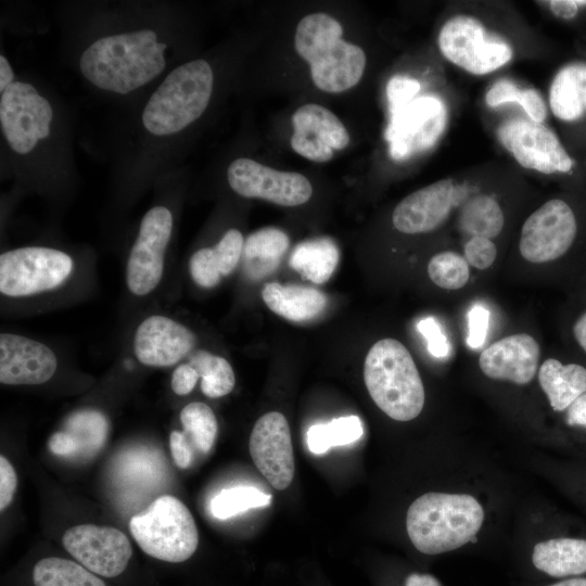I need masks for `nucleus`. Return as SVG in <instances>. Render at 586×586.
Returning <instances> with one entry per match:
<instances>
[{"mask_svg": "<svg viewBox=\"0 0 586 586\" xmlns=\"http://www.w3.org/2000/svg\"><path fill=\"white\" fill-rule=\"evenodd\" d=\"M195 336L183 324L161 315L144 319L136 330L133 351L138 360L151 367H168L194 347Z\"/></svg>", "mask_w": 586, "mask_h": 586, "instance_id": "nucleus-19", "label": "nucleus"}, {"mask_svg": "<svg viewBox=\"0 0 586 586\" xmlns=\"http://www.w3.org/2000/svg\"><path fill=\"white\" fill-rule=\"evenodd\" d=\"M483 521V507L473 496L433 492L409 506L406 530L417 550L438 555L468 544Z\"/></svg>", "mask_w": 586, "mask_h": 586, "instance_id": "nucleus-3", "label": "nucleus"}, {"mask_svg": "<svg viewBox=\"0 0 586 586\" xmlns=\"http://www.w3.org/2000/svg\"><path fill=\"white\" fill-rule=\"evenodd\" d=\"M64 431L74 438L77 445L74 457L90 458L104 445L109 433V423L102 412L94 409H82L66 419Z\"/></svg>", "mask_w": 586, "mask_h": 586, "instance_id": "nucleus-30", "label": "nucleus"}, {"mask_svg": "<svg viewBox=\"0 0 586 586\" xmlns=\"http://www.w3.org/2000/svg\"><path fill=\"white\" fill-rule=\"evenodd\" d=\"M532 562L553 577L586 573V540L560 537L539 542L534 546Z\"/></svg>", "mask_w": 586, "mask_h": 586, "instance_id": "nucleus-24", "label": "nucleus"}, {"mask_svg": "<svg viewBox=\"0 0 586 586\" xmlns=\"http://www.w3.org/2000/svg\"><path fill=\"white\" fill-rule=\"evenodd\" d=\"M227 179L239 195L281 206L302 205L313 194L311 183L304 175L278 170L246 157L237 158L229 165Z\"/></svg>", "mask_w": 586, "mask_h": 586, "instance_id": "nucleus-13", "label": "nucleus"}, {"mask_svg": "<svg viewBox=\"0 0 586 586\" xmlns=\"http://www.w3.org/2000/svg\"><path fill=\"white\" fill-rule=\"evenodd\" d=\"M58 367L54 353L43 343L23 335H0V382L36 385L52 378Z\"/></svg>", "mask_w": 586, "mask_h": 586, "instance_id": "nucleus-18", "label": "nucleus"}, {"mask_svg": "<svg viewBox=\"0 0 586 586\" xmlns=\"http://www.w3.org/2000/svg\"><path fill=\"white\" fill-rule=\"evenodd\" d=\"M573 334L578 345L586 353V310L574 322Z\"/></svg>", "mask_w": 586, "mask_h": 586, "instance_id": "nucleus-50", "label": "nucleus"}, {"mask_svg": "<svg viewBox=\"0 0 586 586\" xmlns=\"http://www.w3.org/2000/svg\"><path fill=\"white\" fill-rule=\"evenodd\" d=\"M565 421L571 426L586 428V393L582 394L569 406Z\"/></svg>", "mask_w": 586, "mask_h": 586, "instance_id": "nucleus-48", "label": "nucleus"}, {"mask_svg": "<svg viewBox=\"0 0 586 586\" xmlns=\"http://www.w3.org/2000/svg\"><path fill=\"white\" fill-rule=\"evenodd\" d=\"M289 245L290 239L281 229L266 227L252 232L244 240L242 251L246 275L259 279L272 271Z\"/></svg>", "mask_w": 586, "mask_h": 586, "instance_id": "nucleus-26", "label": "nucleus"}, {"mask_svg": "<svg viewBox=\"0 0 586 586\" xmlns=\"http://www.w3.org/2000/svg\"><path fill=\"white\" fill-rule=\"evenodd\" d=\"M405 586H442L440 582L430 574H410L406 581Z\"/></svg>", "mask_w": 586, "mask_h": 586, "instance_id": "nucleus-49", "label": "nucleus"}, {"mask_svg": "<svg viewBox=\"0 0 586 586\" xmlns=\"http://www.w3.org/2000/svg\"><path fill=\"white\" fill-rule=\"evenodd\" d=\"M129 530L146 555L166 562L188 560L199 544L190 510L171 495L160 496L144 512L132 517Z\"/></svg>", "mask_w": 586, "mask_h": 586, "instance_id": "nucleus-6", "label": "nucleus"}, {"mask_svg": "<svg viewBox=\"0 0 586 586\" xmlns=\"http://www.w3.org/2000/svg\"><path fill=\"white\" fill-rule=\"evenodd\" d=\"M539 346L526 333L508 335L486 347L480 355L479 366L489 379L515 384L530 383L537 371Z\"/></svg>", "mask_w": 586, "mask_h": 586, "instance_id": "nucleus-20", "label": "nucleus"}, {"mask_svg": "<svg viewBox=\"0 0 586 586\" xmlns=\"http://www.w3.org/2000/svg\"><path fill=\"white\" fill-rule=\"evenodd\" d=\"M497 137L524 168L546 175H565L575 169V160L558 136L544 124L512 118L498 128Z\"/></svg>", "mask_w": 586, "mask_h": 586, "instance_id": "nucleus-10", "label": "nucleus"}, {"mask_svg": "<svg viewBox=\"0 0 586 586\" xmlns=\"http://www.w3.org/2000/svg\"><path fill=\"white\" fill-rule=\"evenodd\" d=\"M49 449L59 456L74 457L77 451V445L74 438L65 431L55 432L48 442Z\"/></svg>", "mask_w": 586, "mask_h": 586, "instance_id": "nucleus-47", "label": "nucleus"}, {"mask_svg": "<svg viewBox=\"0 0 586 586\" xmlns=\"http://www.w3.org/2000/svg\"><path fill=\"white\" fill-rule=\"evenodd\" d=\"M72 258L58 250L29 246L0 256V292L27 296L61 285L71 275Z\"/></svg>", "mask_w": 586, "mask_h": 586, "instance_id": "nucleus-8", "label": "nucleus"}, {"mask_svg": "<svg viewBox=\"0 0 586 586\" xmlns=\"http://www.w3.org/2000/svg\"><path fill=\"white\" fill-rule=\"evenodd\" d=\"M51 119L50 103L30 84L14 81L1 92V127L16 153L26 154L47 138Z\"/></svg>", "mask_w": 586, "mask_h": 586, "instance_id": "nucleus-12", "label": "nucleus"}, {"mask_svg": "<svg viewBox=\"0 0 586 586\" xmlns=\"http://www.w3.org/2000/svg\"><path fill=\"white\" fill-rule=\"evenodd\" d=\"M549 586H586V578H568Z\"/></svg>", "mask_w": 586, "mask_h": 586, "instance_id": "nucleus-52", "label": "nucleus"}, {"mask_svg": "<svg viewBox=\"0 0 586 586\" xmlns=\"http://www.w3.org/2000/svg\"><path fill=\"white\" fill-rule=\"evenodd\" d=\"M420 88L419 81L413 78L403 75L393 76L386 86L388 110L400 106L417 98Z\"/></svg>", "mask_w": 586, "mask_h": 586, "instance_id": "nucleus-40", "label": "nucleus"}, {"mask_svg": "<svg viewBox=\"0 0 586 586\" xmlns=\"http://www.w3.org/2000/svg\"><path fill=\"white\" fill-rule=\"evenodd\" d=\"M262 296L271 311L295 322L313 319L328 303L327 296L315 288L282 285L278 282L266 284Z\"/></svg>", "mask_w": 586, "mask_h": 586, "instance_id": "nucleus-23", "label": "nucleus"}, {"mask_svg": "<svg viewBox=\"0 0 586 586\" xmlns=\"http://www.w3.org/2000/svg\"><path fill=\"white\" fill-rule=\"evenodd\" d=\"M156 39L151 29L98 39L82 53L80 71L94 86L126 94L164 71L167 46Z\"/></svg>", "mask_w": 586, "mask_h": 586, "instance_id": "nucleus-1", "label": "nucleus"}, {"mask_svg": "<svg viewBox=\"0 0 586 586\" xmlns=\"http://www.w3.org/2000/svg\"><path fill=\"white\" fill-rule=\"evenodd\" d=\"M35 586H106L94 573L72 560L49 557L33 570Z\"/></svg>", "mask_w": 586, "mask_h": 586, "instance_id": "nucleus-31", "label": "nucleus"}, {"mask_svg": "<svg viewBox=\"0 0 586 586\" xmlns=\"http://www.w3.org/2000/svg\"><path fill=\"white\" fill-rule=\"evenodd\" d=\"M417 329L426 340V347L432 356L444 358L449 354V342L441 326L433 317L421 319L417 323Z\"/></svg>", "mask_w": 586, "mask_h": 586, "instance_id": "nucleus-41", "label": "nucleus"}, {"mask_svg": "<svg viewBox=\"0 0 586 586\" xmlns=\"http://www.w3.org/2000/svg\"><path fill=\"white\" fill-rule=\"evenodd\" d=\"M171 228V214L164 206L151 208L142 218L127 263V285L133 294H149L160 283Z\"/></svg>", "mask_w": 586, "mask_h": 586, "instance_id": "nucleus-14", "label": "nucleus"}, {"mask_svg": "<svg viewBox=\"0 0 586 586\" xmlns=\"http://www.w3.org/2000/svg\"><path fill=\"white\" fill-rule=\"evenodd\" d=\"M214 76L204 60L182 64L170 72L146 103L142 122L156 136L181 131L206 110Z\"/></svg>", "mask_w": 586, "mask_h": 586, "instance_id": "nucleus-5", "label": "nucleus"}, {"mask_svg": "<svg viewBox=\"0 0 586 586\" xmlns=\"http://www.w3.org/2000/svg\"><path fill=\"white\" fill-rule=\"evenodd\" d=\"M62 542L67 552L81 565L104 577L122 574L132 555L126 535L110 526L76 525L65 532Z\"/></svg>", "mask_w": 586, "mask_h": 586, "instance_id": "nucleus-15", "label": "nucleus"}, {"mask_svg": "<svg viewBox=\"0 0 586 586\" xmlns=\"http://www.w3.org/2000/svg\"><path fill=\"white\" fill-rule=\"evenodd\" d=\"M442 54L455 65L474 75L489 74L512 59V49L493 37L483 24L467 15L448 20L440 30Z\"/></svg>", "mask_w": 586, "mask_h": 586, "instance_id": "nucleus-7", "label": "nucleus"}, {"mask_svg": "<svg viewBox=\"0 0 586 586\" xmlns=\"http://www.w3.org/2000/svg\"><path fill=\"white\" fill-rule=\"evenodd\" d=\"M546 4L555 16L563 21L576 18L586 9V0H551Z\"/></svg>", "mask_w": 586, "mask_h": 586, "instance_id": "nucleus-46", "label": "nucleus"}, {"mask_svg": "<svg viewBox=\"0 0 586 586\" xmlns=\"http://www.w3.org/2000/svg\"><path fill=\"white\" fill-rule=\"evenodd\" d=\"M505 217L498 202L489 195H475L461 207L459 225L472 237L492 239L504 228Z\"/></svg>", "mask_w": 586, "mask_h": 586, "instance_id": "nucleus-29", "label": "nucleus"}, {"mask_svg": "<svg viewBox=\"0 0 586 586\" xmlns=\"http://www.w3.org/2000/svg\"><path fill=\"white\" fill-rule=\"evenodd\" d=\"M290 143L298 155L313 162L324 163L334 155L333 149L305 131L293 130Z\"/></svg>", "mask_w": 586, "mask_h": 586, "instance_id": "nucleus-38", "label": "nucleus"}, {"mask_svg": "<svg viewBox=\"0 0 586 586\" xmlns=\"http://www.w3.org/2000/svg\"><path fill=\"white\" fill-rule=\"evenodd\" d=\"M342 36L340 22L322 12L304 16L296 26L295 50L309 64L315 86L324 92L355 87L366 68L365 51Z\"/></svg>", "mask_w": 586, "mask_h": 586, "instance_id": "nucleus-2", "label": "nucleus"}, {"mask_svg": "<svg viewBox=\"0 0 586 586\" xmlns=\"http://www.w3.org/2000/svg\"><path fill=\"white\" fill-rule=\"evenodd\" d=\"M485 102L491 107L508 102L521 105L530 120L540 123L547 116V105L543 97L534 89H520L509 79L496 81L487 91Z\"/></svg>", "mask_w": 586, "mask_h": 586, "instance_id": "nucleus-35", "label": "nucleus"}, {"mask_svg": "<svg viewBox=\"0 0 586 586\" xmlns=\"http://www.w3.org/2000/svg\"><path fill=\"white\" fill-rule=\"evenodd\" d=\"M14 75L8 60L1 55L0 56V91L2 92L8 88L13 81Z\"/></svg>", "mask_w": 586, "mask_h": 586, "instance_id": "nucleus-51", "label": "nucleus"}, {"mask_svg": "<svg viewBox=\"0 0 586 586\" xmlns=\"http://www.w3.org/2000/svg\"><path fill=\"white\" fill-rule=\"evenodd\" d=\"M199 374L188 362L179 365L171 375V388L177 395H187L195 386Z\"/></svg>", "mask_w": 586, "mask_h": 586, "instance_id": "nucleus-45", "label": "nucleus"}, {"mask_svg": "<svg viewBox=\"0 0 586 586\" xmlns=\"http://www.w3.org/2000/svg\"><path fill=\"white\" fill-rule=\"evenodd\" d=\"M180 421L189 444L200 454L208 453L216 440L218 425L213 410L204 403L186 405L180 412Z\"/></svg>", "mask_w": 586, "mask_h": 586, "instance_id": "nucleus-34", "label": "nucleus"}, {"mask_svg": "<svg viewBox=\"0 0 586 586\" xmlns=\"http://www.w3.org/2000/svg\"><path fill=\"white\" fill-rule=\"evenodd\" d=\"M428 273L437 286L445 290H458L467 284L470 268L464 256L453 251H444L431 257Z\"/></svg>", "mask_w": 586, "mask_h": 586, "instance_id": "nucleus-37", "label": "nucleus"}, {"mask_svg": "<svg viewBox=\"0 0 586 586\" xmlns=\"http://www.w3.org/2000/svg\"><path fill=\"white\" fill-rule=\"evenodd\" d=\"M271 495L252 486H235L220 491L211 501L212 514L226 520L252 508L269 506Z\"/></svg>", "mask_w": 586, "mask_h": 586, "instance_id": "nucleus-36", "label": "nucleus"}, {"mask_svg": "<svg viewBox=\"0 0 586 586\" xmlns=\"http://www.w3.org/2000/svg\"><path fill=\"white\" fill-rule=\"evenodd\" d=\"M464 258L468 264L477 268L486 269L492 266L497 256V249L491 239L472 237L464 244Z\"/></svg>", "mask_w": 586, "mask_h": 586, "instance_id": "nucleus-39", "label": "nucleus"}, {"mask_svg": "<svg viewBox=\"0 0 586 586\" xmlns=\"http://www.w3.org/2000/svg\"><path fill=\"white\" fill-rule=\"evenodd\" d=\"M17 486V477L10 461L0 456V509L4 510L12 501Z\"/></svg>", "mask_w": 586, "mask_h": 586, "instance_id": "nucleus-43", "label": "nucleus"}, {"mask_svg": "<svg viewBox=\"0 0 586 586\" xmlns=\"http://www.w3.org/2000/svg\"><path fill=\"white\" fill-rule=\"evenodd\" d=\"M169 446L176 466L187 469L193 460L194 450L183 432L173 431L169 436Z\"/></svg>", "mask_w": 586, "mask_h": 586, "instance_id": "nucleus-44", "label": "nucleus"}, {"mask_svg": "<svg viewBox=\"0 0 586 586\" xmlns=\"http://www.w3.org/2000/svg\"><path fill=\"white\" fill-rule=\"evenodd\" d=\"M447 124V109L434 95H421L390 110L385 131L391 156L407 160L423 153L440 140Z\"/></svg>", "mask_w": 586, "mask_h": 586, "instance_id": "nucleus-9", "label": "nucleus"}, {"mask_svg": "<svg viewBox=\"0 0 586 586\" xmlns=\"http://www.w3.org/2000/svg\"><path fill=\"white\" fill-rule=\"evenodd\" d=\"M577 232L578 222L571 205L562 199H551L524 221L519 250L531 263L552 262L571 249Z\"/></svg>", "mask_w": 586, "mask_h": 586, "instance_id": "nucleus-11", "label": "nucleus"}, {"mask_svg": "<svg viewBox=\"0 0 586 586\" xmlns=\"http://www.w3.org/2000/svg\"><path fill=\"white\" fill-rule=\"evenodd\" d=\"M538 382L555 411H563L586 393V368L578 364L563 365L546 359L538 370Z\"/></svg>", "mask_w": 586, "mask_h": 586, "instance_id": "nucleus-25", "label": "nucleus"}, {"mask_svg": "<svg viewBox=\"0 0 586 586\" xmlns=\"http://www.w3.org/2000/svg\"><path fill=\"white\" fill-rule=\"evenodd\" d=\"M189 364L201 378V390L209 398L229 394L235 383L230 364L222 357L199 349L192 354Z\"/></svg>", "mask_w": 586, "mask_h": 586, "instance_id": "nucleus-32", "label": "nucleus"}, {"mask_svg": "<svg viewBox=\"0 0 586 586\" xmlns=\"http://www.w3.org/2000/svg\"><path fill=\"white\" fill-rule=\"evenodd\" d=\"M489 323V310L482 305H474L468 314L467 344L471 348H479L486 340Z\"/></svg>", "mask_w": 586, "mask_h": 586, "instance_id": "nucleus-42", "label": "nucleus"}, {"mask_svg": "<svg viewBox=\"0 0 586 586\" xmlns=\"http://www.w3.org/2000/svg\"><path fill=\"white\" fill-rule=\"evenodd\" d=\"M364 380L375 405L396 421H410L423 409L425 393L409 351L399 341L382 339L369 349Z\"/></svg>", "mask_w": 586, "mask_h": 586, "instance_id": "nucleus-4", "label": "nucleus"}, {"mask_svg": "<svg viewBox=\"0 0 586 586\" xmlns=\"http://www.w3.org/2000/svg\"><path fill=\"white\" fill-rule=\"evenodd\" d=\"M362 433V422L359 417H340L327 423L311 425L307 431V445L313 454L321 455L333 446L356 442Z\"/></svg>", "mask_w": 586, "mask_h": 586, "instance_id": "nucleus-33", "label": "nucleus"}, {"mask_svg": "<svg viewBox=\"0 0 586 586\" xmlns=\"http://www.w3.org/2000/svg\"><path fill=\"white\" fill-rule=\"evenodd\" d=\"M549 105L565 124L586 120V61L570 62L557 72L549 89Z\"/></svg>", "mask_w": 586, "mask_h": 586, "instance_id": "nucleus-21", "label": "nucleus"}, {"mask_svg": "<svg viewBox=\"0 0 586 586\" xmlns=\"http://www.w3.org/2000/svg\"><path fill=\"white\" fill-rule=\"evenodd\" d=\"M339 259L340 251L334 240L320 237L297 244L289 263L306 280L322 284L333 275Z\"/></svg>", "mask_w": 586, "mask_h": 586, "instance_id": "nucleus-27", "label": "nucleus"}, {"mask_svg": "<svg viewBox=\"0 0 586 586\" xmlns=\"http://www.w3.org/2000/svg\"><path fill=\"white\" fill-rule=\"evenodd\" d=\"M249 449L256 468L276 489L291 484L295 464L290 426L282 413L267 412L256 421Z\"/></svg>", "mask_w": 586, "mask_h": 586, "instance_id": "nucleus-16", "label": "nucleus"}, {"mask_svg": "<svg viewBox=\"0 0 586 586\" xmlns=\"http://www.w3.org/2000/svg\"><path fill=\"white\" fill-rule=\"evenodd\" d=\"M464 193L450 179H442L405 196L394 208V227L407 234L438 228L460 203Z\"/></svg>", "mask_w": 586, "mask_h": 586, "instance_id": "nucleus-17", "label": "nucleus"}, {"mask_svg": "<svg viewBox=\"0 0 586 586\" xmlns=\"http://www.w3.org/2000/svg\"><path fill=\"white\" fill-rule=\"evenodd\" d=\"M243 245L242 233L237 229H229L214 247L196 251L189 262L193 281L207 289L217 285L221 277L230 275L237 267Z\"/></svg>", "mask_w": 586, "mask_h": 586, "instance_id": "nucleus-22", "label": "nucleus"}, {"mask_svg": "<svg viewBox=\"0 0 586 586\" xmlns=\"http://www.w3.org/2000/svg\"><path fill=\"white\" fill-rule=\"evenodd\" d=\"M292 125L293 130L308 132L334 151L345 149L351 142L344 124L329 109L319 104L300 106L292 115Z\"/></svg>", "mask_w": 586, "mask_h": 586, "instance_id": "nucleus-28", "label": "nucleus"}]
</instances>
